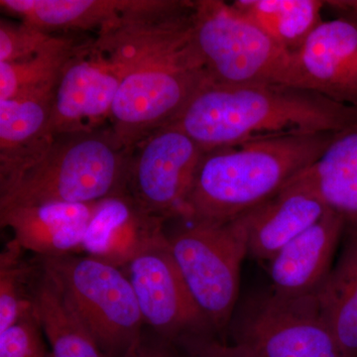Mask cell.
I'll return each instance as SVG.
<instances>
[{"label":"cell","instance_id":"obj_1","mask_svg":"<svg viewBox=\"0 0 357 357\" xmlns=\"http://www.w3.org/2000/svg\"><path fill=\"white\" fill-rule=\"evenodd\" d=\"M194 1L148 0L119 24L98 34L121 66L110 126L132 151L172 123L210 83L192 35Z\"/></svg>","mask_w":357,"mask_h":357},{"label":"cell","instance_id":"obj_2","mask_svg":"<svg viewBox=\"0 0 357 357\" xmlns=\"http://www.w3.org/2000/svg\"><path fill=\"white\" fill-rule=\"evenodd\" d=\"M172 123L206 152L266 138L337 133L357 124V109L299 86L208 83Z\"/></svg>","mask_w":357,"mask_h":357},{"label":"cell","instance_id":"obj_3","mask_svg":"<svg viewBox=\"0 0 357 357\" xmlns=\"http://www.w3.org/2000/svg\"><path fill=\"white\" fill-rule=\"evenodd\" d=\"M335 134L266 138L204 152L177 218L206 222L234 220L312 166Z\"/></svg>","mask_w":357,"mask_h":357},{"label":"cell","instance_id":"obj_4","mask_svg":"<svg viewBox=\"0 0 357 357\" xmlns=\"http://www.w3.org/2000/svg\"><path fill=\"white\" fill-rule=\"evenodd\" d=\"M130 150L112 126L55 136L0 184V208L45 203L93 204L128 194Z\"/></svg>","mask_w":357,"mask_h":357},{"label":"cell","instance_id":"obj_5","mask_svg":"<svg viewBox=\"0 0 357 357\" xmlns=\"http://www.w3.org/2000/svg\"><path fill=\"white\" fill-rule=\"evenodd\" d=\"M192 21L195 44L210 83L303 88L295 55L279 46L232 4L197 0Z\"/></svg>","mask_w":357,"mask_h":357},{"label":"cell","instance_id":"obj_6","mask_svg":"<svg viewBox=\"0 0 357 357\" xmlns=\"http://www.w3.org/2000/svg\"><path fill=\"white\" fill-rule=\"evenodd\" d=\"M42 270L107 357H126L142 340L139 305L121 268L74 255L42 258Z\"/></svg>","mask_w":357,"mask_h":357},{"label":"cell","instance_id":"obj_7","mask_svg":"<svg viewBox=\"0 0 357 357\" xmlns=\"http://www.w3.org/2000/svg\"><path fill=\"white\" fill-rule=\"evenodd\" d=\"M166 234L185 285L213 332L231 321L236 310L245 230L237 218L225 222H190Z\"/></svg>","mask_w":357,"mask_h":357},{"label":"cell","instance_id":"obj_8","mask_svg":"<svg viewBox=\"0 0 357 357\" xmlns=\"http://www.w3.org/2000/svg\"><path fill=\"white\" fill-rule=\"evenodd\" d=\"M234 344L253 357H344L323 318L318 295L251 298L234 312Z\"/></svg>","mask_w":357,"mask_h":357},{"label":"cell","instance_id":"obj_9","mask_svg":"<svg viewBox=\"0 0 357 357\" xmlns=\"http://www.w3.org/2000/svg\"><path fill=\"white\" fill-rule=\"evenodd\" d=\"M123 269L143 323L156 337L177 345L189 338L213 335L185 285L165 232L148 243Z\"/></svg>","mask_w":357,"mask_h":357},{"label":"cell","instance_id":"obj_10","mask_svg":"<svg viewBox=\"0 0 357 357\" xmlns=\"http://www.w3.org/2000/svg\"><path fill=\"white\" fill-rule=\"evenodd\" d=\"M204 154L185 131L167 124L133 148L126 192L148 215L177 218Z\"/></svg>","mask_w":357,"mask_h":357},{"label":"cell","instance_id":"obj_11","mask_svg":"<svg viewBox=\"0 0 357 357\" xmlns=\"http://www.w3.org/2000/svg\"><path fill=\"white\" fill-rule=\"evenodd\" d=\"M121 66L98 37L89 39L65 66L52 98L51 137L89 132L112 119Z\"/></svg>","mask_w":357,"mask_h":357},{"label":"cell","instance_id":"obj_12","mask_svg":"<svg viewBox=\"0 0 357 357\" xmlns=\"http://www.w3.org/2000/svg\"><path fill=\"white\" fill-rule=\"evenodd\" d=\"M296 62L303 88L357 109V21L338 15L310 35Z\"/></svg>","mask_w":357,"mask_h":357},{"label":"cell","instance_id":"obj_13","mask_svg":"<svg viewBox=\"0 0 357 357\" xmlns=\"http://www.w3.org/2000/svg\"><path fill=\"white\" fill-rule=\"evenodd\" d=\"M328 210L302 171L273 197L236 218L245 230L248 255L269 262Z\"/></svg>","mask_w":357,"mask_h":357},{"label":"cell","instance_id":"obj_14","mask_svg":"<svg viewBox=\"0 0 357 357\" xmlns=\"http://www.w3.org/2000/svg\"><path fill=\"white\" fill-rule=\"evenodd\" d=\"M347 220L328 210L318 222L293 239L269 261L272 292L304 297L319 292L333 269Z\"/></svg>","mask_w":357,"mask_h":357},{"label":"cell","instance_id":"obj_15","mask_svg":"<svg viewBox=\"0 0 357 357\" xmlns=\"http://www.w3.org/2000/svg\"><path fill=\"white\" fill-rule=\"evenodd\" d=\"M96 203H45L0 208L1 227H9L24 250L42 258L70 255L81 250Z\"/></svg>","mask_w":357,"mask_h":357},{"label":"cell","instance_id":"obj_16","mask_svg":"<svg viewBox=\"0 0 357 357\" xmlns=\"http://www.w3.org/2000/svg\"><path fill=\"white\" fill-rule=\"evenodd\" d=\"M163 222L141 210L128 194L109 197L96 204L81 250L89 257L123 269L164 231Z\"/></svg>","mask_w":357,"mask_h":357},{"label":"cell","instance_id":"obj_17","mask_svg":"<svg viewBox=\"0 0 357 357\" xmlns=\"http://www.w3.org/2000/svg\"><path fill=\"white\" fill-rule=\"evenodd\" d=\"M146 3L147 0H1L0 6L50 34L91 31L98 36Z\"/></svg>","mask_w":357,"mask_h":357},{"label":"cell","instance_id":"obj_18","mask_svg":"<svg viewBox=\"0 0 357 357\" xmlns=\"http://www.w3.org/2000/svg\"><path fill=\"white\" fill-rule=\"evenodd\" d=\"M53 93L0 100V184L53 140L49 135Z\"/></svg>","mask_w":357,"mask_h":357},{"label":"cell","instance_id":"obj_19","mask_svg":"<svg viewBox=\"0 0 357 357\" xmlns=\"http://www.w3.org/2000/svg\"><path fill=\"white\" fill-rule=\"evenodd\" d=\"M342 249L319 292L323 318L344 357H357V225L347 223Z\"/></svg>","mask_w":357,"mask_h":357},{"label":"cell","instance_id":"obj_20","mask_svg":"<svg viewBox=\"0 0 357 357\" xmlns=\"http://www.w3.org/2000/svg\"><path fill=\"white\" fill-rule=\"evenodd\" d=\"M303 174L330 210L357 225V124L335 133Z\"/></svg>","mask_w":357,"mask_h":357},{"label":"cell","instance_id":"obj_21","mask_svg":"<svg viewBox=\"0 0 357 357\" xmlns=\"http://www.w3.org/2000/svg\"><path fill=\"white\" fill-rule=\"evenodd\" d=\"M31 301L52 357H107L70 309L60 288L44 271L32 291Z\"/></svg>","mask_w":357,"mask_h":357},{"label":"cell","instance_id":"obj_22","mask_svg":"<svg viewBox=\"0 0 357 357\" xmlns=\"http://www.w3.org/2000/svg\"><path fill=\"white\" fill-rule=\"evenodd\" d=\"M56 34L45 48L18 62H0V100L54 93L61 73L89 38Z\"/></svg>","mask_w":357,"mask_h":357},{"label":"cell","instance_id":"obj_23","mask_svg":"<svg viewBox=\"0 0 357 357\" xmlns=\"http://www.w3.org/2000/svg\"><path fill=\"white\" fill-rule=\"evenodd\" d=\"M231 4L292 54L323 22L321 11L326 6L321 0H237Z\"/></svg>","mask_w":357,"mask_h":357},{"label":"cell","instance_id":"obj_24","mask_svg":"<svg viewBox=\"0 0 357 357\" xmlns=\"http://www.w3.org/2000/svg\"><path fill=\"white\" fill-rule=\"evenodd\" d=\"M21 250L23 249L13 241L0 258V335L32 310L31 297L25 299L23 293L27 271L20 262Z\"/></svg>","mask_w":357,"mask_h":357},{"label":"cell","instance_id":"obj_25","mask_svg":"<svg viewBox=\"0 0 357 357\" xmlns=\"http://www.w3.org/2000/svg\"><path fill=\"white\" fill-rule=\"evenodd\" d=\"M56 34L29 24L1 20L0 22V62L13 63L31 57L45 48Z\"/></svg>","mask_w":357,"mask_h":357},{"label":"cell","instance_id":"obj_26","mask_svg":"<svg viewBox=\"0 0 357 357\" xmlns=\"http://www.w3.org/2000/svg\"><path fill=\"white\" fill-rule=\"evenodd\" d=\"M33 309L0 335V357H52L42 340Z\"/></svg>","mask_w":357,"mask_h":357},{"label":"cell","instance_id":"obj_27","mask_svg":"<svg viewBox=\"0 0 357 357\" xmlns=\"http://www.w3.org/2000/svg\"><path fill=\"white\" fill-rule=\"evenodd\" d=\"M174 347L180 349V357H253L243 347L225 344L213 335L189 338Z\"/></svg>","mask_w":357,"mask_h":357},{"label":"cell","instance_id":"obj_28","mask_svg":"<svg viewBox=\"0 0 357 357\" xmlns=\"http://www.w3.org/2000/svg\"><path fill=\"white\" fill-rule=\"evenodd\" d=\"M126 357H180V354L170 342L156 335L149 338L143 335L140 344Z\"/></svg>","mask_w":357,"mask_h":357},{"label":"cell","instance_id":"obj_29","mask_svg":"<svg viewBox=\"0 0 357 357\" xmlns=\"http://www.w3.org/2000/svg\"><path fill=\"white\" fill-rule=\"evenodd\" d=\"M326 6L332 7L338 15L349 16L357 21V1H331Z\"/></svg>","mask_w":357,"mask_h":357}]
</instances>
